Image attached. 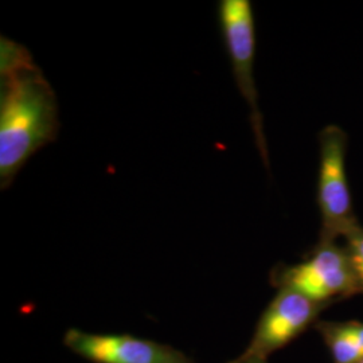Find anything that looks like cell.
<instances>
[{
	"label": "cell",
	"mask_w": 363,
	"mask_h": 363,
	"mask_svg": "<svg viewBox=\"0 0 363 363\" xmlns=\"http://www.w3.org/2000/svg\"><path fill=\"white\" fill-rule=\"evenodd\" d=\"M218 21L235 84L250 109V121L257 150L267 169H269L268 148L255 81L256 27L252 3L249 0H222L218 4Z\"/></svg>",
	"instance_id": "obj_4"
},
{
	"label": "cell",
	"mask_w": 363,
	"mask_h": 363,
	"mask_svg": "<svg viewBox=\"0 0 363 363\" xmlns=\"http://www.w3.org/2000/svg\"><path fill=\"white\" fill-rule=\"evenodd\" d=\"M327 307L328 304L316 303L296 291L280 288L262 312L255 335L241 357L267 361L272 352L284 347L316 322Z\"/></svg>",
	"instance_id": "obj_5"
},
{
	"label": "cell",
	"mask_w": 363,
	"mask_h": 363,
	"mask_svg": "<svg viewBox=\"0 0 363 363\" xmlns=\"http://www.w3.org/2000/svg\"><path fill=\"white\" fill-rule=\"evenodd\" d=\"M347 135L337 125H327L319 133L318 206L322 228L319 241H337L359 226L352 208V196L346 174Z\"/></svg>",
	"instance_id": "obj_3"
},
{
	"label": "cell",
	"mask_w": 363,
	"mask_h": 363,
	"mask_svg": "<svg viewBox=\"0 0 363 363\" xmlns=\"http://www.w3.org/2000/svg\"><path fill=\"white\" fill-rule=\"evenodd\" d=\"M58 103L30 52L10 39L0 46V186L7 189L27 160L55 140Z\"/></svg>",
	"instance_id": "obj_1"
},
{
	"label": "cell",
	"mask_w": 363,
	"mask_h": 363,
	"mask_svg": "<svg viewBox=\"0 0 363 363\" xmlns=\"http://www.w3.org/2000/svg\"><path fill=\"white\" fill-rule=\"evenodd\" d=\"M272 283L279 289L288 288L328 306L361 294L349 253L337 241H319L304 261L276 268Z\"/></svg>",
	"instance_id": "obj_2"
},
{
	"label": "cell",
	"mask_w": 363,
	"mask_h": 363,
	"mask_svg": "<svg viewBox=\"0 0 363 363\" xmlns=\"http://www.w3.org/2000/svg\"><path fill=\"white\" fill-rule=\"evenodd\" d=\"M346 250L350 257L351 265L358 280V286L363 294V226H357L345 237Z\"/></svg>",
	"instance_id": "obj_8"
},
{
	"label": "cell",
	"mask_w": 363,
	"mask_h": 363,
	"mask_svg": "<svg viewBox=\"0 0 363 363\" xmlns=\"http://www.w3.org/2000/svg\"><path fill=\"white\" fill-rule=\"evenodd\" d=\"M316 328L323 337L334 363H359L363 347L357 333V322H319Z\"/></svg>",
	"instance_id": "obj_7"
},
{
	"label": "cell",
	"mask_w": 363,
	"mask_h": 363,
	"mask_svg": "<svg viewBox=\"0 0 363 363\" xmlns=\"http://www.w3.org/2000/svg\"><path fill=\"white\" fill-rule=\"evenodd\" d=\"M64 343L69 350L93 363H195L171 346L125 334H91L70 328Z\"/></svg>",
	"instance_id": "obj_6"
},
{
	"label": "cell",
	"mask_w": 363,
	"mask_h": 363,
	"mask_svg": "<svg viewBox=\"0 0 363 363\" xmlns=\"http://www.w3.org/2000/svg\"><path fill=\"white\" fill-rule=\"evenodd\" d=\"M359 363H363V359H362V361H361V362H359Z\"/></svg>",
	"instance_id": "obj_10"
},
{
	"label": "cell",
	"mask_w": 363,
	"mask_h": 363,
	"mask_svg": "<svg viewBox=\"0 0 363 363\" xmlns=\"http://www.w3.org/2000/svg\"><path fill=\"white\" fill-rule=\"evenodd\" d=\"M229 363H267V361H261V359H253V358H244V357H238L237 359H234Z\"/></svg>",
	"instance_id": "obj_9"
}]
</instances>
